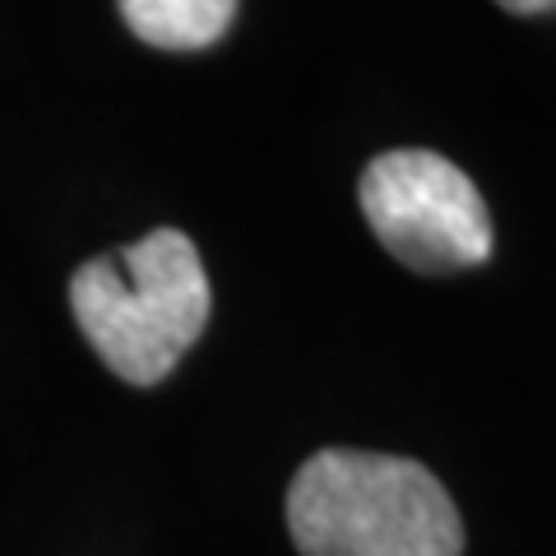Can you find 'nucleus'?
<instances>
[{
	"mask_svg": "<svg viewBox=\"0 0 556 556\" xmlns=\"http://www.w3.org/2000/svg\"><path fill=\"white\" fill-rule=\"evenodd\" d=\"M302 556H459L464 525L422 464L367 450H320L288 486Z\"/></svg>",
	"mask_w": 556,
	"mask_h": 556,
	"instance_id": "obj_1",
	"label": "nucleus"
},
{
	"mask_svg": "<svg viewBox=\"0 0 556 556\" xmlns=\"http://www.w3.org/2000/svg\"><path fill=\"white\" fill-rule=\"evenodd\" d=\"M357 200L380 247L417 274L473 269L492 255V214L478 186L431 149H394L371 159Z\"/></svg>",
	"mask_w": 556,
	"mask_h": 556,
	"instance_id": "obj_3",
	"label": "nucleus"
},
{
	"mask_svg": "<svg viewBox=\"0 0 556 556\" xmlns=\"http://www.w3.org/2000/svg\"><path fill=\"white\" fill-rule=\"evenodd\" d=\"M116 5L139 42L163 51L214 47L237 14V0H116Z\"/></svg>",
	"mask_w": 556,
	"mask_h": 556,
	"instance_id": "obj_4",
	"label": "nucleus"
},
{
	"mask_svg": "<svg viewBox=\"0 0 556 556\" xmlns=\"http://www.w3.org/2000/svg\"><path fill=\"white\" fill-rule=\"evenodd\" d=\"M496 5L510 14H547V10H556V0H496Z\"/></svg>",
	"mask_w": 556,
	"mask_h": 556,
	"instance_id": "obj_5",
	"label": "nucleus"
},
{
	"mask_svg": "<svg viewBox=\"0 0 556 556\" xmlns=\"http://www.w3.org/2000/svg\"><path fill=\"white\" fill-rule=\"evenodd\" d=\"M208 274L177 228L93 255L70 278L79 334L126 386H159L208 325Z\"/></svg>",
	"mask_w": 556,
	"mask_h": 556,
	"instance_id": "obj_2",
	"label": "nucleus"
}]
</instances>
